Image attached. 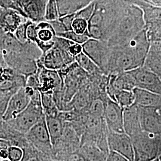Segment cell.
Returning a JSON list of instances; mask_svg holds the SVG:
<instances>
[{
  "mask_svg": "<svg viewBox=\"0 0 161 161\" xmlns=\"http://www.w3.org/2000/svg\"><path fill=\"white\" fill-rule=\"evenodd\" d=\"M127 4L121 0H95V8L88 20L90 38L107 41L114 31Z\"/></svg>",
  "mask_w": 161,
  "mask_h": 161,
  "instance_id": "6da1fadb",
  "label": "cell"
},
{
  "mask_svg": "<svg viewBox=\"0 0 161 161\" xmlns=\"http://www.w3.org/2000/svg\"><path fill=\"white\" fill-rule=\"evenodd\" d=\"M144 28L142 9L135 4H126L119 22L107 42L110 47L122 46Z\"/></svg>",
  "mask_w": 161,
  "mask_h": 161,
  "instance_id": "7a4b0ae2",
  "label": "cell"
},
{
  "mask_svg": "<svg viewBox=\"0 0 161 161\" xmlns=\"http://www.w3.org/2000/svg\"><path fill=\"white\" fill-rule=\"evenodd\" d=\"M44 115L41 94L39 90H36L31 97L30 102L26 108L15 118L7 122L17 132L26 135Z\"/></svg>",
  "mask_w": 161,
  "mask_h": 161,
  "instance_id": "3957f363",
  "label": "cell"
},
{
  "mask_svg": "<svg viewBox=\"0 0 161 161\" xmlns=\"http://www.w3.org/2000/svg\"><path fill=\"white\" fill-rule=\"evenodd\" d=\"M71 41L56 36L55 44L50 50L42 54L37 64L47 69L58 70L75 62V58L69 53Z\"/></svg>",
  "mask_w": 161,
  "mask_h": 161,
  "instance_id": "277c9868",
  "label": "cell"
},
{
  "mask_svg": "<svg viewBox=\"0 0 161 161\" xmlns=\"http://www.w3.org/2000/svg\"><path fill=\"white\" fill-rule=\"evenodd\" d=\"M131 138L134 161H153L158 159L161 152V134L155 135L142 131Z\"/></svg>",
  "mask_w": 161,
  "mask_h": 161,
  "instance_id": "5b68a950",
  "label": "cell"
},
{
  "mask_svg": "<svg viewBox=\"0 0 161 161\" xmlns=\"http://www.w3.org/2000/svg\"><path fill=\"white\" fill-rule=\"evenodd\" d=\"M110 48L109 58L104 72L106 75L125 72L140 68L125 44Z\"/></svg>",
  "mask_w": 161,
  "mask_h": 161,
  "instance_id": "8992f818",
  "label": "cell"
},
{
  "mask_svg": "<svg viewBox=\"0 0 161 161\" xmlns=\"http://www.w3.org/2000/svg\"><path fill=\"white\" fill-rule=\"evenodd\" d=\"M25 137L32 147L44 155L53 158V147L47 126L46 115L27 132Z\"/></svg>",
  "mask_w": 161,
  "mask_h": 161,
  "instance_id": "52a82bcc",
  "label": "cell"
},
{
  "mask_svg": "<svg viewBox=\"0 0 161 161\" xmlns=\"http://www.w3.org/2000/svg\"><path fill=\"white\" fill-rule=\"evenodd\" d=\"M82 46V52L104 72L111 51L108 42L90 38Z\"/></svg>",
  "mask_w": 161,
  "mask_h": 161,
  "instance_id": "ba28073f",
  "label": "cell"
},
{
  "mask_svg": "<svg viewBox=\"0 0 161 161\" xmlns=\"http://www.w3.org/2000/svg\"><path fill=\"white\" fill-rule=\"evenodd\" d=\"M7 65L17 73L28 77L37 72V60L22 54L16 53H3Z\"/></svg>",
  "mask_w": 161,
  "mask_h": 161,
  "instance_id": "9c48e42d",
  "label": "cell"
},
{
  "mask_svg": "<svg viewBox=\"0 0 161 161\" xmlns=\"http://www.w3.org/2000/svg\"><path fill=\"white\" fill-rule=\"evenodd\" d=\"M132 76L136 87L161 95V79L144 66L128 71Z\"/></svg>",
  "mask_w": 161,
  "mask_h": 161,
  "instance_id": "30bf717a",
  "label": "cell"
},
{
  "mask_svg": "<svg viewBox=\"0 0 161 161\" xmlns=\"http://www.w3.org/2000/svg\"><path fill=\"white\" fill-rule=\"evenodd\" d=\"M138 108L142 131L155 135L161 134V106H138Z\"/></svg>",
  "mask_w": 161,
  "mask_h": 161,
  "instance_id": "8fae6325",
  "label": "cell"
},
{
  "mask_svg": "<svg viewBox=\"0 0 161 161\" xmlns=\"http://www.w3.org/2000/svg\"><path fill=\"white\" fill-rule=\"evenodd\" d=\"M109 151H114L125 156L130 161H134V150L132 138L125 132L108 131Z\"/></svg>",
  "mask_w": 161,
  "mask_h": 161,
  "instance_id": "7c38bea8",
  "label": "cell"
},
{
  "mask_svg": "<svg viewBox=\"0 0 161 161\" xmlns=\"http://www.w3.org/2000/svg\"><path fill=\"white\" fill-rule=\"evenodd\" d=\"M123 110L121 106L108 98L106 102V107L104 119L108 129L113 132H125L124 130Z\"/></svg>",
  "mask_w": 161,
  "mask_h": 161,
  "instance_id": "4fadbf2b",
  "label": "cell"
},
{
  "mask_svg": "<svg viewBox=\"0 0 161 161\" xmlns=\"http://www.w3.org/2000/svg\"><path fill=\"white\" fill-rule=\"evenodd\" d=\"M37 74L40 82L39 91L41 92H52L62 90L63 83L58 70L47 69L38 64Z\"/></svg>",
  "mask_w": 161,
  "mask_h": 161,
  "instance_id": "5bb4252c",
  "label": "cell"
},
{
  "mask_svg": "<svg viewBox=\"0 0 161 161\" xmlns=\"http://www.w3.org/2000/svg\"><path fill=\"white\" fill-rule=\"evenodd\" d=\"M125 45L131 52L139 66H143L151 46L146 29L142 30Z\"/></svg>",
  "mask_w": 161,
  "mask_h": 161,
  "instance_id": "9a60e30c",
  "label": "cell"
},
{
  "mask_svg": "<svg viewBox=\"0 0 161 161\" xmlns=\"http://www.w3.org/2000/svg\"><path fill=\"white\" fill-rule=\"evenodd\" d=\"M35 29V43L44 54L54 46L56 33L51 23L46 20L36 23Z\"/></svg>",
  "mask_w": 161,
  "mask_h": 161,
  "instance_id": "2e32d148",
  "label": "cell"
},
{
  "mask_svg": "<svg viewBox=\"0 0 161 161\" xmlns=\"http://www.w3.org/2000/svg\"><path fill=\"white\" fill-rule=\"evenodd\" d=\"M31 98L25 92V87L19 89L10 98L3 119L7 122L15 118L26 108Z\"/></svg>",
  "mask_w": 161,
  "mask_h": 161,
  "instance_id": "e0dca14e",
  "label": "cell"
},
{
  "mask_svg": "<svg viewBox=\"0 0 161 161\" xmlns=\"http://www.w3.org/2000/svg\"><path fill=\"white\" fill-rule=\"evenodd\" d=\"M48 0H17V3L26 16L35 23L44 20Z\"/></svg>",
  "mask_w": 161,
  "mask_h": 161,
  "instance_id": "ac0fdd59",
  "label": "cell"
},
{
  "mask_svg": "<svg viewBox=\"0 0 161 161\" xmlns=\"http://www.w3.org/2000/svg\"><path fill=\"white\" fill-rule=\"evenodd\" d=\"M28 18L16 10L4 9L0 10V29L5 32L14 34L17 28Z\"/></svg>",
  "mask_w": 161,
  "mask_h": 161,
  "instance_id": "d6986e66",
  "label": "cell"
},
{
  "mask_svg": "<svg viewBox=\"0 0 161 161\" xmlns=\"http://www.w3.org/2000/svg\"><path fill=\"white\" fill-rule=\"evenodd\" d=\"M124 132L132 137L142 131L138 106L135 104L123 110Z\"/></svg>",
  "mask_w": 161,
  "mask_h": 161,
  "instance_id": "ffe728a7",
  "label": "cell"
},
{
  "mask_svg": "<svg viewBox=\"0 0 161 161\" xmlns=\"http://www.w3.org/2000/svg\"><path fill=\"white\" fill-rule=\"evenodd\" d=\"M133 92L136 105L140 107L161 106V95L137 87L134 88Z\"/></svg>",
  "mask_w": 161,
  "mask_h": 161,
  "instance_id": "44dd1931",
  "label": "cell"
},
{
  "mask_svg": "<svg viewBox=\"0 0 161 161\" xmlns=\"http://www.w3.org/2000/svg\"><path fill=\"white\" fill-rule=\"evenodd\" d=\"M143 66L155 73L161 79V49L159 44H151Z\"/></svg>",
  "mask_w": 161,
  "mask_h": 161,
  "instance_id": "7402d4cb",
  "label": "cell"
},
{
  "mask_svg": "<svg viewBox=\"0 0 161 161\" xmlns=\"http://www.w3.org/2000/svg\"><path fill=\"white\" fill-rule=\"evenodd\" d=\"M95 0H57L60 17L74 14Z\"/></svg>",
  "mask_w": 161,
  "mask_h": 161,
  "instance_id": "603a6c76",
  "label": "cell"
},
{
  "mask_svg": "<svg viewBox=\"0 0 161 161\" xmlns=\"http://www.w3.org/2000/svg\"><path fill=\"white\" fill-rule=\"evenodd\" d=\"M135 5L140 7L143 10L145 26L161 23V6H156L146 1H138Z\"/></svg>",
  "mask_w": 161,
  "mask_h": 161,
  "instance_id": "cb8c5ba5",
  "label": "cell"
},
{
  "mask_svg": "<svg viewBox=\"0 0 161 161\" xmlns=\"http://www.w3.org/2000/svg\"><path fill=\"white\" fill-rule=\"evenodd\" d=\"M47 126L54 147L60 142L63 136L64 122L58 116H46Z\"/></svg>",
  "mask_w": 161,
  "mask_h": 161,
  "instance_id": "d4e9b609",
  "label": "cell"
},
{
  "mask_svg": "<svg viewBox=\"0 0 161 161\" xmlns=\"http://www.w3.org/2000/svg\"><path fill=\"white\" fill-rule=\"evenodd\" d=\"M80 150L88 161H106L107 155L95 143L86 142L80 144Z\"/></svg>",
  "mask_w": 161,
  "mask_h": 161,
  "instance_id": "484cf974",
  "label": "cell"
},
{
  "mask_svg": "<svg viewBox=\"0 0 161 161\" xmlns=\"http://www.w3.org/2000/svg\"><path fill=\"white\" fill-rule=\"evenodd\" d=\"M108 97H109L107 96V94H105L99 97L93 98L86 108V110L83 111L86 112L90 115L104 118L106 102Z\"/></svg>",
  "mask_w": 161,
  "mask_h": 161,
  "instance_id": "4316f807",
  "label": "cell"
},
{
  "mask_svg": "<svg viewBox=\"0 0 161 161\" xmlns=\"http://www.w3.org/2000/svg\"><path fill=\"white\" fill-rule=\"evenodd\" d=\"M75 61L78 66L85 70L90 76L97 75L98 74L103 72L83 52L75 57Z\"/></svg>",
  "mask_w": 161,
  "mask_h": 161,
  "instance_id": "83f0119b",
  "label": "cell"
},
{
  "mask_svg": "<svg viewBox=\"0 0 161 161\" xmlns=\"http://www.w3.org/2000/svg\"><path fill=\"white\" fill-rule=\"evenodd\" d=\"M41 94L42 108L45 115L58 116L60 111L54 101L53 92H41Z\"/></svg>",
  "mask_w": 161,
  "mask_h": 161,
  "instance_id": "f1b7e54d",
  "label": "cell"
},
{
  "mask_svg": "<svg viewBox=\"0 0 161 161\" xmlns=\"http://www.w3.org/2000/svg\"><path fill=\"white\" fill-rule=\"evenodd\" d=\"M114 101L124 109L134 104L135 96L133 90H120L115 93Z\"/></svg>",
  "mask_w": 161,
  "mask_h": 161,
  "instance_id": "f546056e",
  "label": "cell"
},
{
  "mask_svg": "<svg viewBox=\"0 0 161 161\" xmlns=\"http://www.w3.org/2000/svg\"><path fill=\"white\" fill-rule=\"evenodd\" d=\"M147 36L151 44H159L161 42V23L150 24L145 26Z\"/></svg>",
  "mask_w": 161,
  "mask_h": 161,
  "instance_id": "4dcf8cb0",
  "label": "cell"
},
{
  "mask_svg": "<svg viewBox=\"0 0 161 161\" xmlns=\"http://www.w3.org/2000/svg\"><path fill=\"white\" fill-rule=\"evenodd\" d=\"M60 17L57 0H48L47 4L44 20L51 22Z\"/></svg>",
  "mask_w": 161,
  "mask_h": 161,
  "instance_id": "1f68e13d",
  "label": "cell"
},
{
  "mask_svg": "<svg viewBox=\"0 0 161 161\" xmlns=\"http://www.w3.org/2000/svg\"><path fill=\"white\" fill-rule=\"evenodd\" d=\"M57 36H60V37H62V38L67 39L69 41H73L76 43L80 44L81 45L84 44L86 41L88 40V39H90L88 35L77 34L72 30L59 34Z\"/></svg>",
  "mask_w": 161,
  "mask_h": 161,
  "instance_id": "d6a6232c",
  "label": "cell"
},
{
  "mask_svg": "<svg viewBox=\"0 0 161 161\" xmlns=\"http://www.w3.org/2000/svg\"><path fill=\"white\" fill-rule=\"evenodd\" d=\"M88 28V21L84 19L75 16L71 25L72 31H73L77 34H87Z\"/></svg>",
  "mask_w": 161,
  "mask_h": 161,
  "instance_id": "836d02e7",
  "label": "cell"
},
{
  "mask_svg": "<svg viewBox=\"0 0 161 161\" xmlns=\"http://www.w3.org/2000/svg\"><path fill=\"white\" fill-rule=\"evenodd\" d=\"M32 22V21L29 20V19H27L26 21L22 23L14 32L13 34L14 36L20 42L25 43L28 41L27 38V29L28 26Z\"/></svg>",
  "mask_w": 161,
  "mask_h": 161,
  "instance_id": "e575fe53",
  "label": "cell"
},
{
  "mask_svg": "<svg viewBox=\"0 0 161 161\" xmlns=\"http://www.w3.org/2000/svg\"><path fill=\"white\" fill-rule=\"evenodd\" d=\"M24 156L23 148L17 146H12L8 149V158L10 161H21Z\"/></svg>",
  "mask_w": 161,
  "mask_h": 161,
  "instance_id": "d590c367",
  "label": "cell"
},
{
  "mask_svg": "<svg viewBox=\"0 0 161 161\" xmlns=\"http://www.w3.org/2000/svg\"><path fill=\"white\" fill-rule=\"evenodd\" d=\"M95 8V1L75 13L76 17H80L88 21L92 17Z\"/></svg>",
  "mask_w": 161,
  "mask_h": 161,
  "instance_id": "8d00e7d4",
  "label": "cell"
},
{
  "mask_svg": "<svg viewBox=\"0 0 161 161\" xmlns=\"http://www.w3.org/2000/svg\"><path fill=\"white\" fill-rule=\"evenodd\" d=\"M0 7L4 9H12L16 10L22 14L25 17L26 15L19 6L17 1L14 0H0ZM28 18V17H27Z\"/></svg>",
  "mask_w": 161,
  "mask_h": 161,
  "instance_id": "74e56055",
  "label": "cell"
},
{
  "mask_svg": "<svg viewBox=\"0 0 161 161\" xmlns=\"http://www.w3.org/2000/svg\"><path fill=\"white\" fill-rule=\"evenodd\" d=\"M64 161H88L86 156L80 151V149L70 153L66 156Z\"/></svg>",
  "mask_w": 161,
  "mask_h": 161,
  "instance_id": "f35d334b",
  "label": "cell"
},
{
  "mask_svg": "<svg viewBox=\"0 0 161 161\" xmlns=\"http://www.w3.org/2000/svg\"><path fill=\"white\" fill-rule=\"evenodd\" d=\"M74 18H75V13L71 14H68L62 17H60L58 18V19L63 24L64 28L66 29V31H68L72 30L71 25Z\"/></svg>",
  "mask_w": 161,
  "mask_h": 161,
  "instance_id": "ab89813d",
  "label": "cell"
},
{
  "mask_svg": "<svg viewBox=\"0 0 161 161\" xmlns=\"http://www.w3.org/2000/svg\"><path fill=\"white\" fill-rule=\"evenodd\" d=\"M26 86H31L35 90H39L40 82L37 73L30 75L28 77H27Z\"/></svg>",
  "mask_w": 161,
  "mask_h": 161,
  "instance_id": "60d3db41",
  "label": "cell"
},
{
  "mask_svg": "<svg viewBox=\"0 0 161 161\" xmlns=\"http://www.w3.org/2000/svg\"><path fill=\"white\" fill-rule=\"evenodd\" d=\"M68 51L72 56L75 58L82 52V46L80 44L71 41L69 45Z\"/></svg>",
  "mask_w": 161,
  "mask_h": 161,
  "instance_id": "b9f144b4",
  "label": "cell"
},
{
  "mask_svg": "<svg viewBox=\"0 0 161 161\" xmlns=\"http://www.w3.org/2000/svg\"><path fill=\"white\" fill-rule=\"evenodd\" d=\"M106 161H130L127 158L122 155L121 154L114 152L109 151L108 155H107Z\"/></svg>",
  "mask_w": 161,
  "mask_h": 161,
  "instance_id": "7bdbcfd3",
  "label": "cell"
},
{
  "mask_svg": "<svg viewBox=\"0 0 161 161\" xmlns=\"http://www.w3.org/2000/svg\"><path fill=\"white\" fill-rule=\"evenodd\" d=\"M36 23H35L32 22L30 23L28 29H27V38L28 40L31 41L32 42H35V36H36Z\"/></svg>",
  "mask_w": 161,
  "mask_h": 161,
  "instance_id": "ee69618b",
  "label": "cell"
},
{
  "mask_svg": "<svg viewBox=\"0 0 161 161\" xmlns=\"http://www.w3.org/2000/svg\"><path fill=\"white\" fill-rule=\"evenodd\" d=\"M15 92H13L11 91L4 90L0 88V102L9 100L10 97Z\"/></svg>",
  "mask_w": 161,
  "mask_h": 161,
  "instance_id": "f6af8a7d",
  "label": "cell"
},
{
  "mask_svg": "<svg viewBox=\"0 0 161 161\" xmlns=\"http://www.w3.org/2000/svg\"><path fill=\"white\" fill-rule=\"evenodd\" d=\"M13 146L10 141L0 138V151L2 150H8L10 146Z\"/></svg>",
  "mask_w": 161,
  "mask_h": 161,
  "instance_id": "bcb514c9",
  "label": "cell"
},
{
  "mask_svg": "<svg viewBox=\"0 0 161 161\" xmlns=\"http://www.w3.org/2000/svg\"><path fill=\"white\" fill-rule=\"evenodd\" d=\"M8 101L9 100L0 102V119H3L4 115L6 113Z\"/></svg>",
  "mask_w": 161,
  "mask_h": 161,
  "instance_id": "7dc6e473",
  "label": "cell"
},
{
  "mask_svg": "<svg viewBox=\"0 0 161 161\" xmlns=\"http://www.w3.org/2000/svg\"><path fill=\"white\" fill-rule=\"evenodd\" d=\"M8 158V150H2L0 151V159H6Z\"/></svg>",
  "mask_w": 161,
  "mask_h": 161,
  "instance_id": "c3c4849f",
  "label": "cell"
},
{
  "mask_svg": "<svg viewBox=\"0 0 161 161\" xmlns=\"http://www.w3.org/2000/svg\"><path fill=\"white\" fill-rule=\"evenodd\" d=\"M121 1L127 4H135L138 1H146V0H121Z\"/></svg>",
  "mask_w": 161,
  "mask_h": 161,
  "instance_id": "681fc988",
  "label": "cell"
},
{
  "mask_svg": "<svg viewBox=\"0 0 161 161\" xmlns=\"http://www.w3.org/2000/svg\"><path fill=\"white\" fill-rule=\"evenodd\" d=\"M0 65L7 66V64H6V62H5V60H4V56H3V53H1V52H0Z\"/></svg>",
  "mask_w": 161,
  "mask_h": 161,
  "instance_id": "f907efd6",
  "label": "cell"
},
{
  "mask_svg": "<svg viewBox=\"0 0 161 161\" xmlns=\"http://www.w3.org/2000/svg\"><path fill=\"white\" fill-rule=\"evenodd\" d=\"M158 159L159 161H161V152L160 154H159V155L158 156Z\"/></svg>",
  "mask_w": 161,
  "mask_h": 161,
  "instance_id": "816d5d0a",
  "label": "cell"
},
{
  "mask_svg": "<svg viewBox=\"0 0 161 161\" xmlns=\"http://www.w3.org/2000/svg\"><path fill=\"white\" fill-rule=\"evenodd\" d=\"M0 161H10V159H2V160H1Z\"/></svg>",
  "mask_w": 161,
  "mask_h": 161,
  "instance_id": "f5cc1de1",
  "label": "cell"
},
{
  "mask_svg": "<svg viewBox=\"0 0 161 161\" xmlns=\"http://www.w3.org/2000/svg\"><path fill=\"white\" fill-rule=\"evenodd\" d=\"M159 47H160V48H161V42H160V43H159Z\"/></svg>",
  "mask_w": 161,
  "mask_h": 161,
  "instance_id": "db71d44e",
  "label": "cell"
},
{
  "mask_svg": "<svg viewBox=\"0 0 161 161\" xmlns=\"http://www.w3.org/2000/svg\"><path fill=\"white\" fill-rule=\"evenodd\" d=\"M14 1H17V0H14Z\"/></svg>",
  "mask_w": 161,
  "mask_h": 161,
  "instance_id": "11a10c76",
  "label": "cell"
},
{
  "mask_svg": "<svg viewBox=\"0 0 161 161\" xmlns=\"http://www.w3.org/2000/svg\"><path fill=\"white\" fill-rule=\"evenodd\" d=\"M0 10H1V7H0Z\"/></svg>",
  "mask_w": 161,
  "mask_h": 161,
  "instance_id": "9f6ffc18",
  "label": "cell"
},
{
  "mask_svg": "<svg viewBox=\"0 0 161 161\" xmlns=\"http://www.w3.org/2000/svg\"><path fill=\"white\" fill-rule=\"evenodd\" d=\"M0 52H1V50H0Z\"/></svg>",
  "mask_w": 161,
  "mask_h": 161,
  "instance_id": "6f0895ef",
  "label": "cell"
}]
</instances>
